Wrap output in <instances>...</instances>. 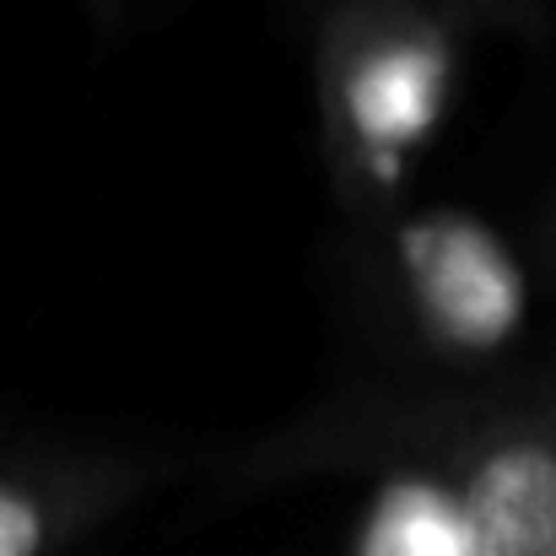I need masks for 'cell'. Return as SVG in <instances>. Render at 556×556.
I'll return each mask as SVG.
<instances>
[{"instance_id":"obj_6","label":"cell","mask_w":556,"mask_h":556,"mask_svg":"<svg viewBox=\"0 0 556 556\" xmlns=\"http://www.w3.org/2000/svg\"><path fill=\"white\" fill-rule=\"evenodd\" d=\"M432 5H443L454 22H465V27H470V22H481V16H497V11H508L514 0H432Z\"/></svg>"},{"instance_id":"obj_5","label":"cell","mask_w":556,"mask_h":556,"mask_svg":"<svg viewBox=\"0 0 556 556\" xmlns=\"http://www.w3.org/2000/svg\"><path fill=\"white\" fill-rule=\"evenodd\" d=\"M87 519L81 492L0 481V556H49L76 525Z\"/></svg>"},{"instance_id":"obj_2","label":"cell","mask_w":556,"mask_h":556,"mask_svg":"<svg viewBox=\"0 0 556 556\" xmlns=\"http://www.w3.org/2000/svg\"><path fill=\"white\" fill-rule=\"evenodd\" d=\"M394 270L416 325L448 357H497L530 314L519 260L465 211L405 216L394 232Z\"/></svg>"},{"instance_id":"obj_9","label":"cell","mask_w":556,"mask_h":556,"mask_svg":"<svg viewBox=\"0 0 556 556\" xmlns=\"http://www.w3.org/2000/svg\"><path fill=\"white\" fill-rule=\"evenodd\" d=\"M541 556H556V541H552V546H546V552H541Z\"/></svg>"},{"instance_id":"obj_1","label":"cell","mask_w":556,"mask_h":556,"mask_svg":"<svg viewBox=\"0 0 556 556\" xmlns=\"http://www.w3.org/2000/svg\"><path fill=\"white\" fill-rule=\"evenodd\" d=\"M459 33L432 0H346L325 22L319 119L346 194L389 200L405 185L454 103Z\"/></svg>"},{"instance_id":"obj_4","label":"cell","mask_w":556,"mask_h":556,"mask_svg":"<svg viewBox=\"0 0 556 556\" xmlns=\"http://www.w3.org/2000/svg\"><path fill=\"white\" fill-rule=\"evenodd\" d=\"M352 556H476L459 492L421 470L389 476L372 492Z\"/></svg>"},{"instance_id":"obj_8","label":"cell","mask_w":556,"mask_h":556,"mask_svg":"<svg viewBox=\"0 0 556 556\" xmlns=\"http://www.w3.org/2000/svg\"><path fill=\"white\" fill-rule=\"evenodd\" d=\"M87 5H92V11H98V16H103V22H109V16H119V11H125V0H87Z\"/></svg>"},{"instance_id":"obj_7","label":"cell","mask_w":556,"mask_h":556,"mask_svg":"<svg viewBox=\"0 0 556 556\" xmlns=\"http://www.w3.org/2000/svg\"><path fill=\"white\" fill-rule=\"evenodd\" d=\"M541 254H546V270H552V281H556V194H552V205H546V227H541Z\"/></svg>"},{"instance_id":"obj_3","label":"cell","mask_w":556,"mask_h":556,"mask_svg":"<svg viewBox=\"0 0 556 556\" xmlns=\"http://www.w3.org/2000/svg\"><path fill=\"white\" fill-rule=\"evenodd\" d=\"M476 556H541L556 541V400L476 443L459 481Z\"/></svg>"}]
</instances>
